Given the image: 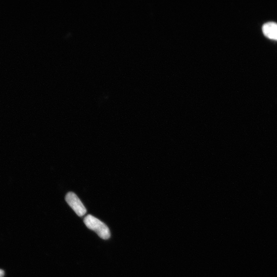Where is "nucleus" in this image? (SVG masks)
<instances>
[{"label": "nucleus", "mask_w": 277, "mask_h": 277, "mask_svg": "<svg viewBox=\"0 0 277 277\" xmlns=\"http://www.w3.org/2000/svg\"><path fill=\"white\" fill-rule=\"evenodd\" d=\"M84 223L89 229L95 231L101 238L107 240L110 238L109 228L98 219L89 215L85 217Z\"/></svg>", "instance_id": "f257e3e1"}, {"label": "nucleus", "mask_w": 277, "mask_h": 277, "mask_svg": "<svg viewBox=\"0 0 277 277\" xmlns=\"http://www.w3.org/2000/svg\"><path fill=\"white\" fill-rule=\"evenodd\" d=\"M65 200L78 216L82 217L86 215L87 212L86 208L75 193L73 192L67 193Z\"/></svg>", "instance_id": "f03ea898"}, {"label": "nucleus", "mask_w": 277, "mask_h": 277, "mask_svg": "<svg viewBox=\"0 0 277 277\" xmlns=\"http://www.w3.org/2000/svg\"><path fill=\"white\" fill-rule=\"evenodd\" d=\"M262 32L267 38L277 41V23L270 22L262 26Z\"/></svg>", "instance_id": "7ed1b4c3"}, {"label": "nucleus", "mask_w": 277, "mask_h": 277, "mask_svg": "<svg viewBox=\"0 0 277 277\" xmlns=\"http://www.w3.org/2000/svg\"><path fill=\"white\" fill-rule=\"evenodd\" d=\"M4 276V272L2 270H0V277H3Z\"/></svg>", "instance_id": "20e7f679"}]
</instances>
